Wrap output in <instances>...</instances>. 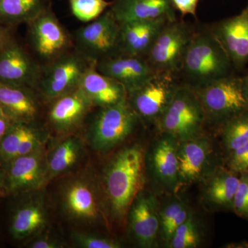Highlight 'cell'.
I'll list each match as a JSON object with an SVG mask.
<instances>
[{
    "instance_id": "6da1fadb",
    "label": "cell",
    "mask_w": 248,
    "mask_h": 248,
    "mask_svg": "<svg viewBox=\"0 0 248 248\" xmlns=\"http://www.w3.org/2000/svg\"><path fill=\"white\" fill-rule=\"evenodd\" d=\"M145 153L138 143L115 153L103 170L99 186L109 219L123 223L146 183Z\"/></svg>"
},
{
    "instance_id": "7a4b0ae2",
    "label": "cell",
    "mask_w": 248,
    "mask_h": 248,
    "mask_svg": "<svg viewBox=\"0 0 248 248\" xmlns=\"http://www.w3.org/2000/svg\"><path fill=\"white\" fill-rule=\"evenodd\" d=\"M232 63L210 29L194 32L179 73L191 88L232 75Z\"/></svg>"
},
{
    "instance_id": "3957f363",
    "label": "cell",
    "mask_w": 248,
    "mask_h": 248,
    "mask_svg": "<svg viewBox=\"0 0 248 248\" xmlns=\"http://www.w3.org/2000/svg\"><path fill=\"white\" fill-rule=\"evenodd\" d=\"M200 99L207 124L221 128L235 116L248 110L244 78L231 75L192 89Z\"/></svg>"
},
{
    "instance_id": "277c9868",
    "label": "cell",
    "mask_w": 248,
    "mask_h": 248,
    "mask_svg": "<svg viewBox=\"0 0 248 248\" xmlns=\"http://www.w3.org/2000/svg\"><path fill=\"white\" fill-rule=\"evenodd\" d=\"M206 116L197 94L187 85H179L169 107L156 124L160 133L184 141L204 133Z\"/></svg>"
},
{
    "instance_id": "5b68a950",
    "label": "cell",
    "mask_w": 248,
    "mask_h": 248,
    "mask_svg": "<svg viewBox=\"0 0 248 248\" xmlns=\"http://www.w3.org/2000/svg\"><path fill=\"white\" fill-rule=\"evenodd\" d=\"M61 204L65 214L73 221L108 226L99 183L88 176H78L65 183Z\"/></svg>"
},
{
    "instance_id": "8992f818",
    "label": "cell",
    "mask_w": 248,
    "mask_h": 248,
    "mask_svg": "<svg viewBox=\"0 0 248 248\" xmlns=\"http://www.w3.org/2000/svg\"><path fill=\"white\" fill-rule=\"evenodd\" d=\"M139 119L127 97L117 104L100 108L89 130V141L94 151L107 154L133 133Z\"/></svg>"
},
{
    "instance_id": "52a82bcc",
    "label": "cell",
    "mask_w": 248,
    "mask_h": 248,
    "mask_svg": "<svg viewBox=\"0 0 248 248\" xmlns=\"http://www.w3.org/2000/svg\"><path fill=\"white\" fill-rule=\"evenodd\" d=\"M177 76L155 73L145 82L127 93L130 107L139 120L157 124L179 85Z\"/></svg>"
},
{
    "instance_id": "ba28073f",
    "label": "cell",
    "mask_w": 248,
    "mask_h": 248,
    "mask_svg": "<svg viewBox=\"0 0 248 248\" xmlns=\"http://www.w3.org/2000/svg\"><path fill=\"white\" fill-rule=\"evenodd\" d=\"M193 33L186 23L177 19L165 26L145 57L155 73L179 74Z\"/></svg>"
},
{
    "instance_id": "9c48e42d",
    "label": "cell",
    "mask_w": 248,
    "mask_h": 248,
    "mask_svg": "<svg viewBox=\"0 0 248 248\" xmlns=\"http://www.w3.org/2000/svg\"><path fill=\"white\" fill-rule=\"evenodd\" d=\"M75 36L78 51L94 63L120 54V24L110 9Z\"/></svg>"
},
{
    "instance_id": "30bf717a",
    "label": "cell",
    "mask_w": 248,
    "mask_h": 248,
    "mask_svg": "<svg viewBox=\"0 0 248 248\" xmlns=\"http://www.w3.org/2000/svg\"><path fill=\"white\" fill-rule=\"evenodd\" d=\"M93 63L78 50L67 52L42 70L35 89L46 99L54 100L78 89L85 72Z\"/></svg>"
},
{
    "instance_id": "8fae6325",
    "label": "cell",
    "mask_w": 248,
    "mask_h": 248,
    "mask_svg": "<svg viewBox=\"0 0 248 248\" xmlns=\"http://www.w3.org/2000/svg\"><path fill=\"white\" fill-rule=\"evenodd\" d=\"M177 145V139L161 133L145 154L146 177H149L161 192L168 195L179 190Z\"/></svg>"
},
{
    "instance_id": "7c38bea8",
    "label": "cell",
    "mask_w": 248,
    "mask_h": 248,
    "mask_svg": "<svg viewBox=\"0 0 248 248\" xmlns=\"http://www.w3.org/2000/svg\"><path fill=\"white\" fill-rule=\"evenodd\" d=\"M6 197L40 190L48 182L45 147L3 165Z\"/></svg>"
},
{
    "instance_id": "4fadbf2b",
    "label": "cell",
    "mask_w": 248,
    "mask_h": 248,
    "mask_svg": "<svg viewBox=\"0 0 248 248\" xmlns=\"http://www.w3.org/2000/svg\"><path fill=\"white\" fill-rule=\"evenodd\" d=\"M160 203L156 196L144 189L137 195L129 208L128 232L138 247H157L160 240Z\"/></svg>"
},
{
    "instance_id": "5bb4252c",
    "label": "cell",
    "mask_w": 248,
    "mask_h": 248,
    "mask_svg": "<svg viewBox=\"0 0 248 248\" xmlns=\"http://www.w3.org/2000/svg\"><path fill=\"white\" fill-rule=\"evenodd\" d=\"M213 141L205 134L178 141L177 156L179 190L201 182L215 166L210 167L214 157Z\"/></svg>"
},
{
    "instance_id": "9a60e30c",
    "label": "cell",
    "mask_w": 248,
    "mask_h": 248,
    "mask_svg": "<svg viewBox=\"0 0 248 248\" xmlns=\"http://www.w3.org/2000/svg\"><path fill=\"white\" fill-rule=\"evenodd\" d=\"M29 24L32 48L42 60L51 62L67 53L69 37L48 7Z\"/></svg>"
},
{
    "instance_id": "2e32d148",
    "label": "cell",
    "mask_w": 248,
    "mask_h": 248,
    "mask_svg": "<svg viewBox=\"0 0 248 248\" xmlns=\"http://www.w3.org/2000/svg\"><path fill=\"white\" fill-rule=\"evenodd\" d=\"M42 68L13 40L0 49V83L36 89Z\"/></svg>"
},
{
    "instance_id": "e0dca14e",
    "label": "cell",
    "mask_w": 248,
    "mask_h": 248,
    "mask_svg": "<svg viewBox=\"0 0 248 248\" xmlns=\"http://www.w3.org/2000/svg\"><path fill=\"white\" fill-rule=\"evenodd\" d=\"M235 69L248 64V4L239 15L223 19L210 29Z\"/></svg>"
},
{
    "instance_id": "ac0fdd59",
    "label": "cell",
    "mask_w": 248,
    "mask_h": 248,
    "mask_svg": "<svg viewBox=\"0 0 248 248\" xmlns=\"http://www.w3.org/2000/svg\"><path fill=\"white\" fill-rule=\"evenodd\" d=\"M240 174L218 164L202 179V200L215 211L233 212L235 194L239 187Z\"/></svg>"
},
{
    "instance_id": "d6986e66",
    "label": "cell",
    "mask_w": 248,
    "mask_h": 248,
    "mask_svg": "<svg viewBox=\"0 0 248 248\" xmlns=\"http://www.w3.org/2000/svg\"><path fill=\"white\" fill-rule=\"evenodd\" d=\"M99 73L123 85L127 93L143 84L155 74L143 57L117 54L95 62Z\"/></svg>"
},
{
    "instance_id": "ffe728a7",
    "label": "cell",
    "mask_w": 248,
    "mask_h": 248,
    "mask_svg": "<svg viewBox=\"0 0 248 248\" xmlns=\"http://www.w3.org/2000/svg\"><path fill=\"white\" fill-rule=\"evenodd\" d=\"M13 206L10 215L9 232L15 241H27L37 236L47 224L43 201L37 197H23Z\"/></svg>"
},
{
    "instance_id": "44dd1931",
    "label": "cell",
    "mask_w": 248,
    "mask_h": 248,
    "mask_svg": "<svg viewBox=\"0 0 248 248\" xmlns=\"http://www.w3.org/2000/svg\"><path fill=\"white\" fill-rule=\"evenodd\" d=\"M47 135L33 122H14L0 141V164L44 148Z\"/></svg>"
},
{
    "instance_id": "7402d4cb",
    "label": "cell",
    "mask_w": 248,
    "mask_h": 248,
    "mask_svg": "<svg viewBox=\"0 0 248 248\" xmlns=\"http://www.w3.org/2000/svg\"><path fill=\"white\" fill-rule=\"evenodd\" d=\"M93 103L79 87L54 99L48 112L52 127L60 133H70L81 125Z\"/></svg>"
},
{
    "instance_id": "603a6c76",
    "label": "cell",
    "mask_w": 248,
    "mask_h": 248,
    "mask_svg": "<svg viewBox=\"0 0 248 248\" xmlns=\"http://www.w3.org/2000/svg\"><path fill=\"white\" fill-rule=\"evenodd\" d=\"M169 22L167 18L161 17L121 23L120 53L145 58Z\"/></svg>"
},
{
    "instance_id": "cb8c5ba5",
    "label": "cell",
    "mask_w": 248,
    "mask_h": 248,
    "mask_svg": "<svg viewBox=\"0 0 248 248\" xmlns=\"http://www.w3.org/2000/svg\"><path fill=\"white\" fill-rule=\"evenodd\" d=\"M120 23L167 18L175 21V9L170 0H115L110 7Z\"/></svg>"
},
{
    "instance_id": "d4e9b609",
    "label": "cell",
    "mask_w": 248,
    "mask_h": 248,
    "mask_svg": "<svg viewBox=\"0 0 248 248\" xmlns=\"http://www.w3.org/2000/svg\"><path fill=\"white\" fill-rule=\"evenodd\" d=\"M79 87L89 98L93 106L99 108L114 105L127 97L123 85L96 69L95 63L85 72Z\"/></svg>"
},
{
    "instance_id": "484cf974",
    "label": "cell",
    "mask_w": 248,
    "mask_h": 248,
    "mask_svg": "<svg viewBox=\"0 0 248 248\" xmlns=\"http://www.w3.org/2000/svg\"><path fill=\"white\" fill-rule=\"evenodd\" d=\"M34 89L0 83V107L14 122H33L40 111Z\"/></svg>"
},
{
    "instance_id": "4316f807",
    "label": "cell",
    "mask_w": 248,
    "mask_h": 248,
    "mask_svg": "<svg viewBox=\"0 0 248 248\" xmlns=\"http://www.w3.org/2000/svg\"><path fill=\"white\" fill-rule=\"evenodd\" d=\"M84 154L82 140L70 136L59 143L46 154L48 180L65 174L75 167Z\"/></svg>"
},
{
    "instance_id": "83f0119b",
    "label": "cell",
    "mask_w": 248,
    "mask_h": 248,
    "mask_svg": "<svg viewBox=\"0 0 248 248\" xmlns=\"http://www.w3.org/2000/svg\"><path fill=\"white\" fill-rule=\"evenodd\" d=\"M46 8V0H0V23L29 24Z\"/></svg>"
},
{
    "instance_id": "f1b7e54d",
    "label": "cell",
    "mask_w": 248,
    "mask_h": 248,
    "mask_svg": "<svg viewBox=\"0 0 248 248\" xmlns=\"http://www.w3.org/2000/svg\"><path fill=\"white\" fill-rule=\"evenodd\" d=\"M224 158L248 142V110L232 117L219 128Z\"/></svg>"
},
{
    "instance_id": "f546056e",
    "label": "cell",
    "mask_w": 248,
    "mask_h": 248,
    "mask_svg": "<svg viewBox=\"0 0 248 248\" xmlns=\"http://www.w3.org/2000/svg\"><path fill=\"white\" fill-rule=\"evenodd\" d=\"M203 228L192 212L190 217L173 233L166 247L169 248H197L203 241Z\"/></svg>"
},
{
    "instance_id": "4dcf8cb0",
    "label": "cell",
    "mask_w": 248,
    "mask_h": 248,
    "mask_svg": "<svg viewBox=\"0 0 248 248\" xmlns=\"http://www.w3.org/2000/svg\"><path fill=\"white\" fill-rule=\"evenodd\" d=\"M112 1L107 0H70L72 13L81 22H92L102 16Z\"/></svg>"
},
{
    "instance_id": "1f68e13d",
    "label": "cell",
    "mask_w": 248,
    "mask_h": 248,
    "mask_svg": "<svg viewBox=\"0 0 248 248\" xmlns=\"http://www.w3.org/2000/svg\"><path fill=\"white\" fill-rule=\"evenodd\" d=\"M171 196V198L166 203L160 205V239L183 209L187 205L185 201L178 197L177 193Z\"/></svg>"
},
{
    "instance_id": "d6a6232c",
    "label": "cell",
    "mask_w": 248,
    "mask_h": 248,
    "mask_svg": "<svg viewBox=\"0 0 248 248\" xmlns=\"http://www.w3.org/2000/svg\"><path fill=\"white\" fill-rule=\"evenodd\" d=\"M73 241L77 246L83 248H120L122 244L117 239L99 235L75 232L72 234Z\"/></svg>"
},
{
    "instance_id": "836d02e7",
    "label": "cell",
    "mask_w": 248,
    "mask_h": 248,
    "mask_svg": "<svg viewBox=\"0 0 248 248\" xmlns=\"http://www.w3.org/2000/svg\"><path fill=\"white\" fill-rule=\"evenodd\" d=\"M232 213L248 221V172L240 174L239 187L234 196Z\"/></svg>"
},
{
    "instance_id": "e575fe53",
    "label": "cell",
    "mask_w": 248,
    "mask_h": 248,
    "mask_svg": "<svg viewBox=\"0 0 248 248\" xmlns=\"http://www.w3.org/2000/svg\"><path fill=\"white\" fill-rule=\"evenodd\" d=\"M223 164L238 174L248 172V142L224 158Z\"/></svg>"
},
{
    "instance_id": "d590c367",
    "label": "cell",
    "mask_w": 248,
    "mask_h": 248,
    "mask_svg": "<svg viewBox=\"0 0 248 248\" xmlns=\"http://www.w3.org/2000/svg\"><path fill=\"white\" fill-rule=\"evenodd\" d=\"M29 244H27L28 248H62L64 247V244L58 239L48 235L34 236L31 239Z\"/></svg>"
},
{
    "instance_id": "8d00e7d4",
    "label": "cell",
    "mask_w": 248,
    "mask_h": 248,
    "mask_svg": "<svg viewBox=\"0 0 248 248\" xmlns=\"http://www.w3.org/2000/svg\"><path fill=\"white\" fill-rule=\"evenodd\" d=\"M173 7L183 15L195 16L199 0H170Z\"/></svg>"
},
{
    "instance_id": "74e56055",
    "label": "cell",
    "mask_w": 248,
    "mask_h": 248,
    "mask_svg": "<svg viewBox=\"0 0 248 248\" xmlns=\"http://www.w3.org/2000/svg\"><path fill=\"white\" fill-rule=\"evenodd\" d=\"M14 122V121L11 120L9 115L0 107V141L4 138Z\"/></svg>"
},
{
    "instance_id": "f35d334b",
    "label": "cell",
    "mask_w": 248,
    "mask_h": 248,
    "mask_svg": "<svg viewBox=\"0 0 248 248\" xmlns=\"http://www.w3.org/2000/svg\"><path fill=\"white\" fill-rule=\"evenodd\" d=\"M11 40L9 32L0 24V49Z\"/></svg>"
},
{
    "instance_id": "ab89813d",
    "label": "cell",
    "mask_w": 248,
    "mask_h": 248,
    "mask_svg": "<svg viewBox=\"0 0 248 248\" xmlns=\"http://www.w3.org/2000/svg\"><path fill=\"white\" fill-rule=\"evenodd\" d=\"M4 197L6 196L4 190V170H3L2 165L0 164V200Z\"/></svg>"
},
{
    "instance_id": "60d3db41",
    "label": "cell",
    "mask_w": 248,
    "mask_h": 248,
    "mask_svg": "<svg viewBox=\"0 0 248 248\" xmlns=\"http://www.w3.org/2000/svg\"><path fill=\"white\" fill-rule=\"evenodd\" d=\"M226 247L236 248H248V243L246 242V241H241V242L234 243V244L227 245Z\"/></svg>"
},
{
    "instance_id": "b9f144b4",
    "label": "cell",
    "mask_w": 248,
    "mask_h": 248,
    "mask_svg": "<svg viewBox=\"0 0 248 248\" xmlns=\"http://www.w3.org/2000/svg\"><path fill=\"white\" fill-rule=\"evenodd\" d=\"M244 81L245 84V87H246V91L248 93V73L246 76L244 77Z\"/></svg>"
}]
</instances>
